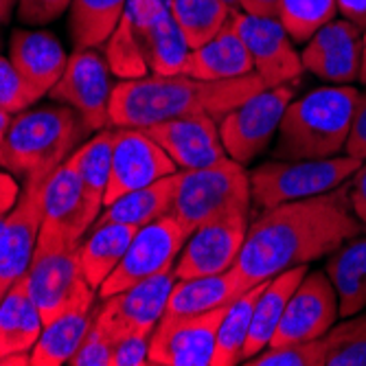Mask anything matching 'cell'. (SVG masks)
Here are the masks:
<instances>
[{"label": "cell", "mask_w": 366, "mask_h": 366, "mask_svg": "<svg viewBox=\"0 0 366 366\" xmlns=\"http://www.w3.org/2000/svg\"><path fill=\"white\" fill-rule=\"evenodd\" d=\"M362 232H366V226L353 211L349 184H340L322 195L263 209L248 226L235 268L250 285H257L329 257Z\"/></svg>", "instance_id": "6da1fadb"}, {"label": "cell", "mask_w": 366, "mask_h": 366, "mask_svg": "<svg viewBox=\"0 0 366 366\" xmlns=\"http://www.w3.org/2000/svg\"><path fill=\"white\" fill-rule=\"evenodd\" d=\"M263 88L268 86L257 73L217 81L182 73H149L137 79H121L110 97V125L143 129L191 114H209L219 121Z\"/></svg>", "instance_id": "7a4b0ae2"}, {"label": "cell", "mask_w": 366, "mask_h": 366, "mask_svg": "<svg viewBox=\"0 0 366 366\" xmlns=\"http://www.w3.org/2000/svg\"><path fill=\"white\" fill-rule=\"evenodd\" d=\"M189 53L172 0H127L119 26L106 42V61L121 79L178 75Z\"/></svg>", "instance_id": "3957f363"}, {"label": "cell", "mask_w": 366, "mask_h": 366, "mask_svg": "<svg viewBox=\"0 0 366 366\" xmlns=\"http://www.w3.org/2000/svg\"><path fill=\"white\" fill-rule=\"evenodd\" d=\"M360 92L353 86H322L292 99L279 123L274 158L312 160L345 152Z\"/></svg>", "instance_id": "277c9868"}, {"label": "cell", "mask_w": 366, "mask_h": 366, "mask_svg": "<svg viewBox=\"0 0 366 366\" xmlns=\"http://www.w3.org/2000/svg\"><path fill=\"white\" fill-rule=\"evenodd\" d=\"M86 132L90 129L71 106L22 110L0 141L5 169L24 178L49 176L77 149Z\"/></svg>", "instance_id": "5b68a950"}, {"label": "cell", "mask_w": 366, "mask_h": 366, "mask_svg": "<svg viewBox=\"0 0 366 366\" xmlns=\"http://www.w3.org/2000/svg\"><path fill=\"white\" fill-rule=\"evenodd\" d=\"M250 202V174L228 156L202 169L176 172L172 215L191 232L224 217L248 215Z\"/></svg>", "instance_id": "8992f818"}, {"label": "cell", "mask_w": 366, "mask_h": 366, "mask_svg": "<svg viewBox=\"0 0 366 366\" xmlns=\"http://www.w3.org/2000/svg\"><path fill=\"white\" fill-rule=\"evenodd\" d=\"M364 160L345 156L312 158V160H279L265 162L250 174L252 202L261 209H272L283 202L322 195L345 184Z\"/></svg>", "instance_id": "52a82bcc"}, {"label": "cell", "mask_w": 366, "mask_h": 366, "mask_svg": "<svg viewBox=\"0 0 366 366\" xmlns=\"http://www.w3.org/2000/svg\"><path fill=\"white\" fill-rule=\"evenodd\" d=\"M24 277L29 294L36 301L44 325L57 320L64 314L94 305L97 287L90 285L81 268L77 246H38Z\"/></svg>", "instance_id": "ba28073f"}, {"label": "cell", "mask_w": 366, "mask_h": 366, "mask_svg": "<svg viewBox=\"0 0 366 366\" xmlns=\"http://www.w3.org/2000/svg\"><path fill=\"white\" fill-rule=\"evenodd\" d=\"M104 204L94 199L75 167L66 158L49 176L42 193V228L38 246L61 248L79 246L86 232L102 215ZM36 246V248H38Z\"/></svg>", "instance_id": "9c48e42d"}, {"label": "cell", "mask_w": 366, "mask_h": 366, "mask_svg": "<svg viewBox=\"0 0 366 366\" xmlns=\"http://www.w3.org/2000/svg\"><path fill=\"white\" fill-rule=\"evenodd\" d=\"M189 235L191 230L172 213L141 226L114 272L99 285L97 292L102 296V301L117 292H123L129 285L174 270L176 259L184 248Z\"/></svg>", "instance_id": "30bf717a"}, {"label": "cell", "mask_w": 366, "mask_h": 366, "mask_svg": "<svg viewBox=\"0 0 366 366\" xmlns=\"http://www.w3.org/2000/svg\"><path fill=\"white\" fill-rule=\"evenodd\" d=\"M292 99L294 84H281L259 90L244 104L226 112L217 121L226 156L244 167L252 162L279 132V123Z\"/></svg>", "instance_id": "8fae6325"}, {"label": "cell", "mask_w": 366, "mask_h": 366, "mask_svg": "<svg viewBox=\"0 0 366 366\" xmlns=\"http://www.w3.org/2000/svg\"><path fill=\"white\" fill-rule=\"evenodd\" d=\"M176 279V272L167 270L104 298L94 327L114 345L132 336H152L167 307Z\"/></svg>", "instance_id": "7c38bea8"}, {"label": "cell", "mask_w": 366, "mask_h": 366, "mask_svg": "<svg viewBox=\"0 0 366 366\" xmlns=\"http://www.w3.org/2000/svg\"><path fill=\"white\" fill-rule=\"evenodd\" d=\"M110 66L106 57L92 49H77L57 84L49 90L53 102L71 106L90 132L106 129L110 125Z\"/></svg>", "instance_id": "4fadbf2b"}, {"label": "cell", "mask_w": 366, "mask_h": 366, "mask_svg": "<svg viewBox=\"0 0 366 366\" xmlns=\"http://www.w3.org/2000/svg\"><path fill=\"white\" fill-rule=\"evenodd\" d=\"M224 312L226 307L193 316L160 318L149 336V364L211 366Z\"/></svg>", "instance_id": "5bb4252c"}, {"label": "cell", "mask_w": 366, "mask_h": 366, "mask_svg": "<svg viewBox=\"0 0 366 366\" xmlns=\"http://www.w3.org/2000/svg\"><path fill=\"white\" fill-rule=\"evenodd\" d=\"M49 176L24 178V189L20 191L16 207L5 215L3 232H0V290L3 292L26 274L36 254L42 228V193Z\"/></svg>", "instance_id": "9a60e30c"}, {"label": "cell", "mask_w": 366, "mask_h": 366, "mask_svg": "<svg viewBox=\"0 0 366 366\" xmlns=\"http://www.w3.org/2000/svg\"><path fill=\"white\" fill-rule=\"evenodd\" d=\"M176 172L178 164L145 129L117 127L112 141V174L104 202L110 204L112 199L174 176Z\"/></svg>", "instance_id": "2e32d148"}, {"label": "cell", "mask_w": 366, "mask_h": 366, "mask_svg": "<svg viewBox=\"0 0 366 366\" xmlns=\"http://www.w3.org/2000/svg\"><path fill=\"white\" fill-rule=\"evenodd\" d=\"M338 316V294L327 272H307L290 296L270 347L322 338Z\"/></svg>", "instance_id": "e0dca14e"}, {"label": "cell", "mask_w": 366, "mask_h": 366, "mask_svg": "<svg viewBox=\"0 0 366 366\" xmlns=\"http://www.w3.org/2000/svg\"><path fill=\"white\" fill-rule=\"evenodd\" d=\"M248 215H235L195 228L176 259V277H209L235 268L248 235Z\"/></svg>", "instance_id": "ac0fdd59"}, {"label": "cell", "mask_w": 366, "mask_h": 366, "mask_svg": "<svg viewBox=\"0 0 366 366\" xmlns=\"http://www.w3.org/2000/svg\"><path fill=\"white\" fill-rule=\"evenodd\" d=\"M235 26L250 51L254 73L265 81V86L272 88L301 79V73L305 71L303 59L292 46V38L279 18H261L237 11Z\"/></svg>", "instance_id": "d6986e66"}, {"label": "cell", "mask_w": 366, "mask_h": 366, "mask_svg": "<svg viewBox=\"0 0 366 366\" xmlns=\"http://www.w3.org/2000/svg\"><path fill=\"white\" fill-rule=\"evenodd\" d=\"M364 31L351 20H331L305 42L303 69L336 86L360 81Z\"/></svg>", "instance_id": "ffe728a7"}, {"label": "cell", "mask_w": 366, "mask_h": 366, "mask_svg": "<svg viewBox=\"0 0 366 366\" xmlns=\"http://www.w3.org/2000/svg\"><path fill=\"white\" fill-rule=\"evenodd\" d=\"M143 129L169 154L178 169H202L226 158L217 119L209 114L169 119Z\"/></svg>", "instance_id": "44dd1931"}, {"label": "cell", "mask_w": 366, "mask_h": 366, "mask_svg": "<svg viewBox=\"0 0 366 366\" xmlns=\"http://www.w3.org/2000/svg\"><path fill=\"white\" fill-rule=\"evenodd\" d=\"M9 59L38 99L49 94L69 64L64 46L55 36L31 29H18L11 33Z\"/></svg>", "instance_id": "7402d4cb"}, {"label": "cell", "mask_w": 366, "mask_h": 366, "mask_svg": "<svg viewBox=\"0 0 366 366\" xmlns=\"http://www.w3.org/2000/svg\"><path fill=\"white\" fill-rule=\"evenodd\" d=\"M252 285L244 279V274L237 268L209 277L176 279L162 318L193 316V314H204L219 307H228L235 298H239Z\"/></svg>", "instance_id": "603a6c76"}, {"label": "cell", "mask_w": 366, "mask_h": 366, "mask_svg": "<svg viewBox=\"0 0 366 366\" xmlns=\"http://www.w3.org/2000/svg\"><path fill=\"white\" fill-rule=\"evenodd\" d=\"M254 73L250 51L235 26V16L207 44L191 49L182 75L197 79H237Z\"/></svg>", "instance_id": "cb8c5ba5"}, {"label": "cell", "mask_w": 366, "mask_h": 366, "mask_svg": "<svg viewBox=\"0 0 366 366\" xmlns=\"http://www.w3.org/2000/svg\"><path fill=\"white\" fill-rule=\"evenodd\" d=\"M44 329L42 314L29 294L26 277L18 279L0 301V357L31 353Z\"/></svg>", "instance_id": "d4e9b609"}, {"label": "cell", "mask_w": 366, "mask_h": 366, "mask_svg": "<svg viewBox=\"0 0 366 366\" xmlns=\"http://www.w3.org/2000/svg\"><path fill=\"white\" fill-rule=\"evenodd\" d=\"M307 265H298V268L285 270L277 277H272L265 285V290L259 294L254 310H252V322H250V331H248V340L244 347V362L254 357L259 351H263L265 347H270L274 331L283 318V312L287 307L290 296L294 294V290L298 287V283L303 281V277L307 274Z\"/></svg>", "instance_id": "484cf974"}, {"label": "cell", "mask_w": 366, "mask_h": 366, "mask_svg": "<svg viewBox=\"0 0 366 366\" xmlns=\"http://www.w3.org/2000/svg\"><path fill=\"white\" fill-rule=\"evenodd\" d=\"M325 272L338 294V312L351 318L366 312V235L347 239L329 254Z\"/></svg>", "instance_id": "4316f807"}, {"label": "cell", "mask_w": 366, "mask_h": 366, "mask_svg": "<svg viewBox=\"0 0 366 366\" xmlns=\"http://www.w3.org/2000/svg\"><path fill=\"white\" fill-rule=\"evenodd\" d=\"M99 307H86L71 314H64L57 320L44 325L42 334L31 349L29 364L33 366H59L69 364V360L77 353L90 329L97 322Z\"/></svg>", "instance_id": "83f0119b"}, {"label": "cell", "mask_w": 366, "mask_h": 366, "mask_svg": "<svg viewBox=\"0 0 366 366\" xmlns=\"http://www.w3.org/2000/svg\"><path fill=\"white\" fill-rule=\"evenodd\" d=\"M174 184H176V174L160 178L143 189L129 191L110 204L104 207L102 215L97 217L92 226L99 224H129V226H145L162 215L172 213V202H174Z\"/></svg>", "instance_id": "f1b7e54d"}, {"label": "cell", "mask_w": 366, "mask_h": 366, "mask_svg": "<svg viewBox=\"0 0 366 366\" xmlns=\"http://www.w3.org/2000/svg\"><path fill=\"white\" fill-rule=\"evenodd\" d=\"M137 230V226L129 224H99L90 228L86 239L79 242V261L92 287L99 290V285L114 272Z\"/></svg>", "instance_id": "f546056e"}, {"label": "cell", "mask_w": 366, "mask_h": 366, "mask_svg": "<svg viewBox=\"0 0 366 366\" xmlns=\"http://www.w3.org/2000/svg\"><path fill=\"white\" fill-rule=\"evenodd\" d=\"M268 281L252 285L226 307L224 318L217 329V342H215L211 366H235L237 362L244 360V347H246L250 322H252V310H254L259 294L268 285Z\"/></svg>", "instance_id": "4dcf8cb0"}, {"label": "cell", "mask_w": 366, "mask_h": 366, "mask_svg": "<svg viewBox=\"0 0 366 366\" xmlns=\"http://www.w3.org/2000/svg\"><path fill=\"white\" fill-rule=\"evenodd\" d=\"M127 0H73L71 38L77 49L102 46L121 22Z\"/></svg>", "instance_id": "1f68e13d"}, {"label": "cell", "mask_w": 366, "mask_h": 366, "mask_svg": "<svg viewBox=\"0 0 366 366\" xmlns=\"http://www.w3.org/2000/svg\"><path fill=\"white\" fill-rule=\"evenodd\" d=\"M237 11L226 0H172V14L189 49L213 40Z\"/></svg>", "instance_id": "d6a6232c"}, {"label": "cell", "mask_w": 366, "mask_h": 366, "mask_svg": "<svg viewBox=\"0 0 366 366\" xmlns=\"http://www.w3.org/2000/svg\"><path fill=\"white\" fill-rule=\"evenodd\" d=\"M112 141H114V129H99L90 141H86L69 156V162L79 174L86 191L94 199H99L104 207H106L104 199L112 174Z\"/></svg>", "instance_id": "836d02e7"}, {"label": "cell", "mask_w": 366, "mask_h": 366, "mask_svg": "<svg viewBox=\"0 0 366 366\" xmlns=\"http://www.w3.org/2000/svg\"><path fill=\"white\" fill-rule=\"evenodd\" d=\"M336 0H281L279 22L296 44H305L327 22L336 20Z\"/></svg>", "instance_id": "e575fe53"}, {"label": "cell", "mask_w": 366, "mask_h": 366, "mask_svg": "<svg viewBox=\"0 0 366 366\" xmlns=\"http://www.w3.org/2000/svg\"><path fill=\"white\" fill-rule=\"evenodd\" d=\"M325 366H366V314L360 312L347 322L327 331Z\"/></svg>", "instance_id": "d590c367"}, {"label": "cell", "mask_w": 366, "mask_h": 366, "mask_svg": "<svg viewBox=\"0 0 366 366\" xmlns=\"http://www.w3.org/2000/svg\"><path fill=\"white\" fill-rule=\"evenodd\" d=\"M327 338L307 342H292L279 347H265L254 357L246 360V366H325Z\"/></svg>", "instance_id": "8d00e7d4"}, {"label": "cell", "mask_w": 366, "mask_h": 366, "mask_svg": "<svg viewBox=\"0 0 366 366\" xmlns=\"http://www.w3.org/2000/svg\"><path fill=\"white\" fill-rule=\"evenodd\" d=\"M36 102L38 97L31 92L11 59L0 55V108L9 114H18Z\"/></svg>", "instance_id": "74e56055"}, {"label": "cell", "mask_w": 366, "mask_h": 366, "mask_svg": "<svg viewBox=\"0 0 366 366\" xmlns=\"http://www.w3.org/2000/svg\"><path fill=\"white\" fill-rule=\"evenodd\" d=\"M112 353L114 342H110L102 331L92 327L77 353L69 360V366H112Z\"/></svg>", "instance_id": "f35d334b"}, {"label": "cell", "mask_w": 366, "mask_h": 366, "mask_svg": "<svg viewBox=\"0 0 366 366\" xmlns=\"http://www.w3.org/2000/svg\"><path fill=\"white\" fill-rule=\"evenodd\" d=\"M73 0H18V18L29 26H42L57 20Z\"/></svg>", "instance_id": "ab89813d"}, {"label": "cell", "mask_w": 366, "mask_h": 366, "mask_svg": "<svg viewBox=\"0 0 366 366\" xmlns=\"http://www.w3.org/2000/svg\"><path fill=\"white\" fill-rule=\"evenodd\" d=\"M149 336H132L114 345L112 366H145L149 364Z\"/></svg>", "instance_id": "60d3db41"}, {"label": "cell", "mask_w": 366, "mask_h": 366, "mask_svg": "<svg viewBox=\"0 0 366 366\" xmlns=\"http://www.w3.org/2000/svg\"><path fill=\"white\" fill-rule=\"evenodd\" d=\"M345 152L353 158L366 160V90L360 92L355 114H353V125H351V134L347 141Z\"/></svg>", "instance_id": "b9f144b4"}, {"label": "cell", "mask_w": 366, "mask_h": 366, "mask_svg": "<svg viewBox=\"0 0 366 366\" xmlns=\"http://www.w3.org/2000/svg\"><path fill=\"white\" fill-rule=\"evenodd\" d=\"M18 197H20V187L16 178L11 176V172L0 169V217H5L16 207Z\"/></svg>", "instance_id": "7bdbcfd3"}, {"label": "cell", "mask_w": 366, "mask_h": 366, "mask_svg": "<svg viewBox=\"0 0 366 366\" xmlns=\"http://www.w3.org/2000/svg\"><path fill=\"white\" fill-rule=\"evenodd\" d=\"M349 195L355 215L366 213V162H362L360 169L349 178Z\"/></svg>", "instance_id": "ee69618b"}, {"label": "cell", "mask_w": 366, "mask_h": 366, "mask_svg": "<svg viewBox=\"0 0 366 366\" xmlns=\"http://www.w3.org/2000/svg\"><path fill=\"white\" fill-rule=\"evenodd\" d=\"M281 0H239V11L261 18H279Z\"/></svg>", "instance_id": "f6af8a7d"}, {"label": "cell", "mask_w": 366, "mask_h": 366, "mask_svg": "<svg viewBox=\"0 0 366 366\" xmlns=\"http://www.w3.org/2000/svg\"><path fill=\"white\" fill-rule=\"evenodd\" d=\"M336 3L338 14H342V18L351 20L362 31H366V0H336Z\"/></svg>", "instance_id": "bcb514c9"}, {"label": "cell", "mask_w": 366, "mask_h": 366, "mask_svg": "<svg viewBox=\"0 0 366 366\" xmlns=\"http://www.w3.org/2000/svg\"><path fill=\"white\" fill-rule=\"evenodd\" d=\"M18 0H0V22H7L11 18V11Z\"/></svg>", "instance_id": "7dc6e473"}, {"label": "cell", "mask_w": 366, "mask_h": 366, "mask_svg": "<svg viewBox=\"0 0 366 366\" xmlns=\"http://www.w3.org/2000/svg\"><path fill=\"white\" fill-rule=\"evenodd\" d=\"M11 119H14V114H9V112H5L3 108H0V141L5 139V134H7V127H9Z\"/></svg>", "instance_id": "c3c4849f"}, {"label": "cell", "mask_w": 366, "mask_h": 366, "mask_svg": "<svg viewBox=\"0 0 366 366\" xmlns=\"http://www.w3.org/2000/svg\"><path fill=\"white\" fill-rule=\"evenodd\" d=\"M360 81L366 84V31L362 38V71H360Z\"/></svg>", "instance_id": "681fc988"}, {"label": "cell", "mask_w": 366, "mask_h": 366, "mask_svg": "<svg viewBox=\"0 0 366 366\" xmlns=\"http://www.w3.org/2000/svg\"><path fill=\"white\" fill-rule=\"evenodd\" d=\"M226 3H228L230 7H235V9H239V0H226Z\"/></svg>", "instance_id": "f907efd6"}, {"label": "cell", "mask_w": 366, "mask_h": 366, "mask_svg": "<svg viewBox=\"0 0 366 366\" xmlns=\"http://www.w3.org/2000/svg\"><path fill=\"white\" fill-rule=\"evenodd\" d=\"M0 169H5V156H3V147H0Z\"/></svg>", "instance_id": "816d5d0a"}, {"label": "cell", "mask_w": 366, "mask_h": 366, "mask_svg": "<svg viewBox=\"0 0 366 366\" xmlns=\"http://www.w3.org/2000/svg\"><path fill=\"white\" fill-rule=\"evenodd\" d=\"M357 217H360V219L364 222V226H366V213H362V215H357Z\"/></svg>", "instance_id": "f5cc1de1"}, {"label": "cell", "mask_w": 366, "mask_h": 366, "mask_svg": "<svg viewBox=\"0 0 366 366\" xmlns=\"http://www.w3.org/2000/svg\"><path fill=\"white\" fill-rule=\"evenodd\" d=\"M3 224H5V217H0V232H3Z\"/></svg>", "instance_id": "db71d44e"}, {"label": "cell", "mask_w": 366, "mask_h": 366, "mask_svg": "<svg viewBox=\"0 0 366 366\" xmlns=\"http://www.w3.org/2000/svg\"><path fill=\"white\" fill-rule=\"evenodd\" d=\"M3 296H5V292H3V290H0V301H3Z\"/></svg>", "instance_id": "11a10c76"}]
</instances>
